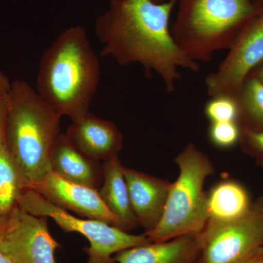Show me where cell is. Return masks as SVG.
Returning <instances> with one entry per match:
<instances>
[{"label":"cell","mask_w":263,"mask_h":263,"mask_svg":"<svg viewBox=\"0 0 263 263\" xmlns=\"http://www.w3.org/2000/svg\"><path fill=\"white\" fill-rule=\"evenodd\" d=\"M197 236V263H245L263 249V195L238 220L204 229Z\"/></svg>","instance_id":"7"},{"label":"cell","mask_w":263,"mask_h":263,"mask_svg":"<svg viewBox=\"0 0 263 263\" xmlns=\"http://www.w3.org/2000/svg\"><path fill=\"white\" fill-rule=\"evenodd\" d=\"M66 136L91 160L105 161L119 156L124 137L117 124L87 113L67 128Z\"/></svg>","instance_id":"11"},{"label":"cell","mask_w":263,"mask_h":263,"mask_svg":"<svg viewBox=\"0 0 263 263\" xmlns=\"http://www.w3.org/2000/svg\"><path fill=\"white\" fill-rule=\"evenodd\" d=\"M51 171L71 182L99 190L103 174L100 162L91 160L60 134L52 149Z\"/></svg>","instance_id":"14"},{"label":"cell","mask_w":263,"mask_h":263,"mask_svg":"<svg viewBox=\"0 0 263 263\" xmlns=\"http://www.w3.org/2000/svg\"><path fill=\"white\" fill-rule=\"evenodd\" d=\"M60 247L48 230V217L18 206L9 214L3 249L15 263H56L55 251Z\"/></svg>","instance_id":"9"},{"label":"cell","mask_w":263,"mask_h":263,"mask_svg":"<svg viewBox=\"0 0 263 263\" xmlns=\"http://www.w3.org/2000/svg\"><path fill=\"white\" fill-rule=\"evenodd\" d=\"M200 253L198 236L187 235L125 249L114 258L118 263H197Z\"/></svg>","instance_id":"13"},{"label":"cell","mask_w":263,"mask_h":263,"mask_svg":"<svg viewBox=\"0 0 263 263\" xmlns=\"http://www.w3.org/2000/svg\"><path fill=\"white\" fill-rule=\"evenodd\" d=\"M27 190L35 192L67 212L72 211L86 219L103 221L119 228V220L104 203L96 189L71 182L50 171Z\"/></svg>","instance_id":"10"},{"label":"cell","mask_w":263,"mask_h":263,"mask_svg":"<svg viewBox=\"0 0 263 263\" xmlns=\"http://www.w3.org/2000/svg\"><path fill=\"white\" fill-rule=\"evenodd\" d=\"M103 180L99 189L102 200L110 212L119 220V228L124 232L131 231L139 226L132 208L124 166L119 156L103 162Z\"/></svg>","instance_id":"16"},{"label":"cell","mask_w":263,"mask_h":263,"mask_svg":"<svg viewBox=\"0 0 263 263\" xmlns=\"http://www.w3.org/2000/svg\"><path fill=\"white\" fill-rule=\"evenodd\" d=\"M238 105V123L241 129L263 132V83L252 75L234 94Z\"/></svg>","instance_id":"17"},{"label":"cell","mask_w":263,"mask_h":263,"mask_svg":"<svg viewBox=\"0 0 263 263\" xmlns=\"http://www.w3.org/2000/svg\"><path fill=\"white\" fill-rule=\"evenodd\" d=\"M133 212L145 233L155 229L163 214L172 183L124 167Z\"/></svg>","instance_id":"12"},{"label":"cell","mask_w":263,"mask_h":263,"mask_svg":"<svg viewBox=\"0 0 263 263\" xmlns=\"http://www.w3.org/2000/svg\"><path fill=\"white\" fill-rule=\"evenodd\" d=\"M100 79V60L87 33L83 26H72L43 53L36 91L62 117L75 122L89 113Z\"/></svg>","instance_id":"2"},{"label":"cell","mask_w":263,"mask_h":263,"mask_svg":"<svg viewBox=\"0 0 263 263\" xmlns=\"http://www.w3.org/2000/svg\"><path fill=\"white\" fill-rule=\"evenodd\" d=\"M109 2L110 3H113V2L116 1V0H108Z\"/></svg>","instance_id":"28"},{"label":"cell","mask_w":263,"mask_h":263,"mask_svg":"<svg viewBox=\"0 0 263 263\" xmlns=\"http://www.w3.org/2000/svg\"><path fill=\"white\" fill-rule=\"evenodd\" d=\"M257 1L260 2V3H263V0H257Z\"/></svg>","instance_id":"29"},{"label":"cell","mask_w":263,"mask_h":263,"mask_svg":"<svg viewBox=\"0 0 263 263\" xmlns=\"http://www.w3.org/2000/svg\"><path fill=\"white\" fill-rule=\"evenodd\" d=\"M18 206L32 215L51 218L65 233L76 232L86 237L90 243L84 249L89 256L87 263H117L114 254L152 242L144 233L129 234L103 221L71 215L31 190H24Z\"/></svg>","instance_id":"6"},{"label":"cell","mask_w":263,"mask_h":263,"mask_svg":"<svg viewBox=\"0 0 263 263\" xmlns=\"http://www.w3.org/2000/svg\"><path fill=\"white\" fill-rule=\"evenodd\" d=\"M241 128L238 122L211 123L209 138L214 146L220 148H230L239 143Z\"/></svg>","instance_id":"20"},{"label":"cell","mask_w":263,"mask_h":263,"mask_svg":"<svg viewBox=\"0 0 263 263\" xmlns=\"http://www.w3.org/2000/svg\"><path fill=\"white\" fill-rule=\"evenodd\" d=\"M217 70L205 79L209 98L234 95L263 62V8L238 34Z\"/></svg>","instance_id":"8"},{"label":"cell","mask_w":263,"mask_h":263,"mask_svg":"<svg viewBox=\"0 0 263 263\" xmlns=\"http://www.w3.org/2000/svg\"><path fill=\"white\" fill-rule=\"evenodd\" d=\"M8 100L7 95L0 98V148L5 146V125H6Z\"/></svg>","instance_id":"23"},{"label":"cell","mask_w":263,"mask_h":263,"mask_svg":"<svg viewBox=\"0 0 263 263\" xmlns=\"http://www.w3.org/2000/svg\"><path fill=\"white\" fill-rule=\"evenodd\" d=\"M178 0L157 3L153 0H116L99 15L95 31L101 43V56L119 65L138 64L145 72L160 76L173 92L181 79L179 69L197 72L200 65L177 46L170 20Z\"/></svg>","instance_id":"1"},{"label":"cell","mask_w":263,"mask_h":263,"mask_svg":"<svg viewBox=\"0 0 263 263\" xmlns=\"http://www.w3.org/2000/svg\"><path fill=\"white\" fill-rule=\"evenodd\" d=\"M175 162L179 166V177L171 184L163 214L155 229L144 233L155 243L182 235H198L208 221L203 185L208 176L214 174L212 162L193 143L185 146Z\"/></svg>","instance_id":"5"},{"label":"cell","mask_w":263,"mask_h":263,"mask_svg":"<svg viewBox=\"0 0 263 263\" xmlns=\"http://www.w3.org/2000/svg\"><path fill=\"white\" fill-rule=\"evenodd\" d=\"M245 263H263V249Z\"/></svg>","instance_id":"26"},{"label":"cell","mask_w":263,"mask_h":263,"mask_svg":"<svg viewBox=\"0 0 263 263\" xmlns=\"http://www.w3.org/2000/svg\"><path fill=\"white\" fill-rule=\"evenodd\" d=\"M239 144L246 155L263 167V132L241 129Z\"/></svg>","instance_id":"21"},{"label":"cell","mask_w":263,"mask_h":263,"mask_svg":"<svg viewBox=\"0 0 263 263\" xmlns=\"http://www.w3.org/2000/svg\"><path fill=\"white\" fill-rule=\"evenodd\" d=\"M8 219L9 215L0 216V263H15L3 249V241L8 228Z\"/></svg>","instance_id":"22"},{"label":"cell","mask_w":263,"mask_h":263,"mask_svg":"<svg viewBox=\"0 0 263 263\" xmlns=\"http://www.w3.org/2000/svg\"><path fill=\"white\" fill-rule=\"evenodd\" d=\"M250 75L254 76L263 83V62L252 70Z\"/></svg>","instance_id":"25"},{"label":"cell","mask_w":263,"mask_h":263,"mask_svg":"<svg viewBox=\"0 0 263 263\" xmlns=\"http://www.w3.org/2000/svg\"><path fill=\"white\" fill-rule=\"evenodd\" d=\"M253 202L247 188L234 180H224L207 193L208 221L204 229L229 224L245 216Z\"/></svg>","instance_id":"15"},{"label":"cell","mask_w":263,"mask_h":263,"mask_svg":"<svg viewBox=\"0 0 263 263\" xmlns=\"http://www.w3.org/2000/svg\"><path fill=\"white\" fill-rule=\"evenodd\" d=\"M12 82L8 76L0 70V98L5 97L9 92Z\"/></svg>","instance_id":"24"},{"label":"cell","mask_w":263,"mask_h":263,"mask_svg":"<svg viewBox=\"0 0 263 263\" xmlns=\"http://www.w3.org/2000/svg\"><path fill=\"white\" fill-rule=\"evenodd\" d=\"M7 100L5 145L27 190L51 171L62 116L24 81L12 82Z\"/></svg>","instance_id":"3"},{"label":"cell","mask_w":263,"mask_h":263,"mask_svg":"<svg viewBox=\"0 0 263 263\" xmlns=\"http://www.w3.org/2000/svg\"><path fill=\"white\" fill-rule=\"evenodd\" d=\"M204 113L210 123L238 122V105L235 95L211 97L205 104Z\"/></svg>","instance_id":"19"},{"label":"cell","mask_w":263,"mask_h":263,"mask_svg":"<svg viewBox=\"0 0 263 263\" xmlns=\"http://www.w3.org/2000/svg\"><path fill=\"white\" fill-rule=\"evenodd\" d=\"M25 190L22 176L5 145L0 148V216L9 215L18 206Z\"/></svg>","instance_id":"18"},{"label":"cell","mask_w":263,"mask_h":263,"mask_svg":"<svg viewBox=\"0 0 263 263\" xmlns=\"http://www.w3.org/2000/svg\"><path fill=\"white\" fill-rule=\"evenodd\" d=\"M177 4L171 34L180 49L197 63L229 49L263 8L257 0H178Z\"/></svg>","instance_id":"4"},{"label":"cell","mask_w":263,"mask_h":263,"mask_svg":"<svg viewBox=\"0 0 263 263\" xmlns=\"http://www.w3.org/2000/svg\"><path fill=\"white\" fill-rule=\"evenodd\" d=\"M153 1L157 3H164V2L169 1V0H153Z\"/></svg>","instance_id":"27"}]
</instances>
